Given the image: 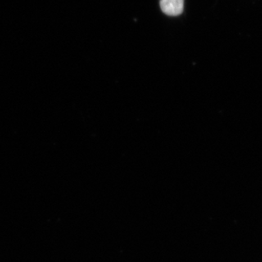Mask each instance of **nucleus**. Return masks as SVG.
I'll list each match as a JSON object with an SVG mask.
<instances>
[{
	"mask_svg": "<svg viewBox=\"0 0 262 262\" xmlns=\"http://www.w3.org/2000/svg\"><path fill=\"white\" fill-rule=\"evenodd\" d=\"M160 8L167 15L177 16L183 12L184 0H160Z\"/></svg>",
	"mask_w": 262,
	"mask_h": 262,
	"instance_id": "1",
	"label": "nucleus"
}]
</instances>
